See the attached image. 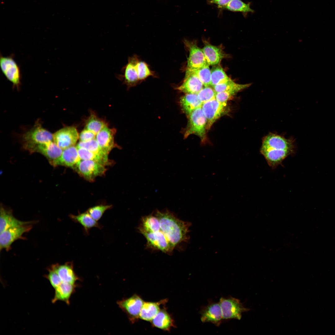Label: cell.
Segmentation results:
<instances>
[{"mask_svg":"<svg viewBox=\"0 0 335 335\" xmlns=\"http://www.w3.org/2000/svg\"><path fill=\"white\" fill-rule=\"evenodd\" d=\"M106 126L104 121L100 119L94 114H92L87 122L85 128L96 135Z\"/></svg>","mask_w":335,"mask_h":335,"instance_id":"34","label":"cell"},{"mask_svg":"<svg viewBox=\"0 0 335 335\" xmlns=\"http://www.w3.org/2000/svg\"><path fill=\"white\" fill-rule=\"evenodd\" d=\"M231 0H210L211 3L217 5L221 8H225Z\"/></svg>","mask_w":335,"mask_h":335,"instance_id":"42","label":"cell"},{"mask_svg":"<svg viewBox=\"0 0 335 335\" xmlns=\"http://www.w3.org/2000/svg\"><path fill=\"white\" fill-rule=\"evenodd\" d=\"M63 150L53 141L35 146L29 151L39 153L45 157L53 166L55 161L61 156Z\"/></svg>","mask_w":335,"mask_h":335,"instance_id":"16","label":"cell"},{"mask_svg":"<svg viewBox=\"0 0 335 335\" xmlns=\"http://www.w3.org/2000/svg\"><path fill=\"white\" fill-rule=\"evenodd\" d=\"M141 233L146 239L148 248L168 254L173 252L175 247L160 230L155 232H144Z\"/></svg>","mask_w":335,"mask_h":335,"instance_id":"8","label":"cell"},{"mask_svg":"<svg viewBox=\"0 0 335 335\" xmlns=\"http://www.w3.org/2000/svg\"><path fill=\"white\" fill-rule=\"evenodd\" d=\"M48 274L45 277L49 281L51 285L55 289L62 282L57 273L50 267L48 269Z\"/></svg>","mask_w":335,"mask_h":335,"instance_id":"39","label":"cell"},{"mask_svg":"<svg viewBox=\"0 0 335 335\" xmlns=\"http://www.w3.org/2000/svg\"><path fill=\"white\" fill-rule=\"evenodd\" d=\"M203 322H210L219 326L223 320L221 307L219 302L209 301L208 304L202 307L199 312Z\"/></svg>","mask_w":335,"mask_h":335,"instance_id":"14","label":"cell"},{"mask_svg":"<svg viewBox=\"0 0 335 335\" xmlns=\"http://www.w3.org/2000/svg\"><path fill=\"white\" fill-rule=\"evenodd\" d=\"M164 305L150 322L152 326L164 331L169 332L172 327H176L173 318L166 310Z\"/></svg>","mask_w":335,"mask_h":335,"instance_id":"19","label":"cell"},{"mask_svg":"<svg viewBox=\"0 0 335 335\" xmlns=\"http://www.w3.org/2000/svg\"><path fill=\"white\" fill-rule=\"evenodd\" d=\"M184 43L189 51L186 70L198 69L208 64L202 50L195 43L186 40Z\"/></svg>","mask_w":335,"mask_h":335,"instance_id":"11","label":"cell"},{"mask_svg":"<svg viewBox=\"0 0 335 335\" xmlns=\"http://www.w3.org/2000/svg\"><path fill=\"white\" fill-rule=\"evenodd\" d=\"M225 9L231 11L240 12L243 13L254 12L250 7V3H246L241 0H231Z\"/></svg>","mask_w":335,"mask_h":335,"instance_id":"32","label":"cell"},{"mask_svg":"<svg viewBox=\"0 0 335 335\" xmlns=\"http://www.w3.org/2000/svg\"><path fill=\"white\" fill-rule=\"evenodd\" d=\"M189 117V121L184 134L185 138L191 134L198 136L203 142L206 140L207 121L202 111V106L194 110Z\"/></svg>","mask_w":335,"mask_h":335,"instance_id":"3","label":"cell"},{"mask_svg":"<svg viewBox=\"0 0 335 335\" xmlns=\"http://www.w3.org/2000/svg\"><path fill=\"white\" fill-rule=\"evenodd\" d=\"M211 86L204 87L197 94L199 100L202 104L215 98L216 93Z\"/></svg>","mask_w":335,"mask_h":335,"instance_id":"37","label":"cell"},{"mask_svg":"<svg viewBox=\"0 0 335 335\" xmlns=\"http://www.w3.org/2000/svg\"><path fill=\"white\" fill-rule=\"evenodd\" d=\"M168 299H165L156 302H144L139 315V318L151 322L160 311L161 306L165 304Z\"/></svg>","mask_w":335,"mask_h":335,"instance_id":"23","label":"cell"},{"mask_svg":"<svg viewBox=\"0 0 335 335\" xmlns=\"http://www.w3.org/2000/svg\"><path fill=\"white\" fill-rule=\"evenodd\" d=\"M114 131L106 126L96 135L95 139L99 146L107 154H108L114 147Z\"/></svg>","mask_w":335,"mask_h":335,"instance_id":"20","label":"cell"},{"mask_svg":"<svg viewBox=\"0 0 335 335\" xmlns=\"http://www.w3.org/2000/svg\"><path fill=\"white\" fill-rule=\"evenodd\" d=\"M215 65L211 70V86L225 83L230 78L226 73L220 65Z\"/></svg>","mask_w":335,"mask_h":335,"instance_id":"30","label":"cell"},{"mask_svg":"<svg viewBox=\"0 0 335 335\" xmlns=\"http://www.w3.org/2000/svg\"><path fill=\"white\" fill-rule=\"evenodd\" d=\"M207 63L209 65L219 64L226 55L221 48L206 42L202 49Z\"/></svg>","mask_w":335,"mask_h":335,"instance_id":"24","label":"cell"},{"mask_svg":"<svg viewBox=\"0 0 335 335\" xmlns=\"http://www.w3.org/2000/svg\"><path fill=\"white\" fill-rule=\"evenodd\" d=\"M73 169L80 175L89 181H92L97 177L104 175L106 170L103 165L92 160H81Z\"/></svg>","mask_w":335,"mask_h":335,"instance_id":"7","label":"cell"},{"mask_svg":"<svg viewBox=\"0 0 335 335\" xmlns=\"http://www.w3.org/2000/svg\"><path fill=\"white\" fill-rule=\"evenodd\" d=\"M180 104L183 112L188 117L203 104L199 100L197 94H185L181 96Z\"/></svg>","mask_w":335,"mask_h":335,"instance_id":"25","label":"cell"},{"mask_svg":"<svg viewBox=\"0 0 335 335\" xmlns=\"http://www.w3.org/2000/svg\"><path fill=\"white\" fill-rule=\"evenodd\" d=\"M74 285L62 282L55 288V294L52 300V302L55 303L58 301H64L67 304L69 303V299L74 290Z\"/></svg>","mask_w":335,"mask_h":335,"instance_id":"27","label":"cell"},{"mask_svg":"<svg viewBox=\"0 0 335 335\" xmlns=\"http://www.w3.org/2000/svg\"><path fill=\"white\" fill-rule=\"evenodd\" d=\"M29 224L8 228L0 233V249L8 251L11 244L19 239H23V235L29 231L32 228Z\"/></svg>","mask_w":335,"mask_h":335,"instance_id":"9","label":"cell"},{"mask_svg":"<svg viewBox=\"0 0 335 335\" xmlns=\"http://www.w3.org/2000/svg\"><path fill=\"white\" fill-rule=\"evenodd\" d=\"M219 303L223 320L230 319L240 320L242 313L250 310L245 307L240 300L231 296L221 297Z\"/></svg>","mask_w":335,"mask_h":335,"instance_id":"5","label":"cell"},{"mask_svg":"<svg viewBox=\"0 0 335 335\" xmlns=\"http://www.w3.org/2000/svg\"><path fill=\"white\" fill-rule=\"evenodd\" d=\"M137 72L139 81H142L150 76H154V74L149 68L146 63L138 61L136 66Z\"/></svg>","mask_w":335,"mask_h":335,"instance_id":"38","label":"cell"},{"mask_svg":"<svg viewBox=\"0 0 335 335\" xmlns=\"http://www.w3.org/2000/svg\"><path fill=\"white\" fill-rule=\"evenodd\" d=\"M144 301L135 294L131 297L118 301L119 307L127 315L131 323H134L139 318V315Z\"/></svg>","mask_w":335,"mask_h":335,"instance_id":"10","label":"cell"},{"mask_svg":"<svg viewBox=\"0 0 335 335\" xmlns=\"http://www.w3.org/2000/svg\"><path fill=\"white\" fill-rule=\"evenodd\" d=\"M69 217L73 221L80 224L87 234H88L89 230L92 228L101 229L102 227V226L93 219L87 211L79 213L77 215L70 214Z\"/></svg>","mask_w":335,"mask_h":335,"instance_id":"26","label":"cell"},{"mask_svg":"<svg viewBox=\"0 0 335 335\" xmlns=\"http://www.w3.org/2000/svg\"><path fill=\"white\" fill-rule=\"evenodd\" d=\"M140 233L142 232H155L160 230V224L157 217L154 214L143 217L138 228Z\"/></svg>","mask_w":335,"mask_h":335,"instance_id":"28","label":"cell"},{"mask_svg":"<svg viewBox=\"0 0 335 335\" xmlns=\"http://www.w3.org/2000/svg\"><path fill=\"white\" fill-rule=\"evenodd\" d=\"M22 139L24 147L29 151L35 145L53 141V134L37 123L23 135Z\"/></svg>","mask_w":335,"mask_h":335,"instance_id":"4","label":"cell"},{"mask_svg":"<svg viewBox=\"0 0 335 335\" xmlns=\"http://www.w3.org/2000/svg\"><path fill=\"white\" fill-rule=\"evenodd\" d=\"M81 160L77 148L74 145L63 150L61 156L55 161L53 166L61 165L73 169Z\"/></svg>","mask_w":335,"mask_h":335,"instance_id":"18","label":"cell"},{"mask_svg":"<svg viewBox=\"0 0 335 335\" xmlns=\"http://www.w3.org/2000/svg\"><path fill=\"white\" fill-rule=\"evenodd\" d=\"M77 147V146H76ZM81 160H92L105 166L111 164L108 156H102L94 153L84 148L77 147Z\"/></svg>","mask_w":335,"mask_h":335,"instance_id":"29","label":"cell"},{"mask_svg":"<svg viewBox=\"0 0 335 335\" xmlns=\"http://www.w3.org/2000/svg\"><path fill=\"white\" fill-rule=\"evenodd\" d=\"M294 142L293 139L270 133L263 137L260 152L268 165L275 169L294 153Z\"/></svg>","mask_w":335,"mask_h":335,"instance_id":"1","label":"cell"},{"mask_svg":"<svg viewBox=\"0 0 335 335\" xmlns=\"http://www.w3.org/2000/svg\"><path fill=\"white\" fill-rule=\"evenodd\" d=\"M238 92L236 90H230L216 93L215 99L220 102H227Z\"/></svg>","mask_w":335,"mask_h":335,"instance_id":"40","label":"cell"},{"mask_svg":"<svg viewBox=\"0 0 335 335\" xmlns=\"http://www.w3.org/2000/svg\"><path fill=\"white\" fill-rule=\"evenodd\" d=\"M96 135L92 131L87 129L83 130L79 135L80 141H87L96 138Z\"/></svg>","mask_w":335,"mask_h":335,"instance_id":"41","label":"cell"},{"mask_svg":"<svg viewBox=\"0 0 335 335\" xmlns=\"http://www.w3.org/2000/svg\"><path fill=\"white\" fill-rule=\"evenodd\" d=\"M251 83L240 84L233 81L231 79L228 81L222 83L218 84L212 87L216 93L230 90H236L239 92L247 88L250 87Z\"/></svg>","mask_w":335,"mask_h":335,"instance_id":"31","label":"cell"},{"mask_svg":"<svg viewBox=\"0 0 335 335\" xmlns=\"http://www.w3.org/2000/svg\"><path fill=\"white\" fill-rule=\"evenodd\" d=\"M208 64L203 67L193 70H186L185 72L195 74L202 82L204 87L211 86V70Z\"/></svg>","mask_w":335,"mask_h":335,"instance_id":"33","label":"cell"},{"mask_svg":"<svg viewBox=\"0 0 335 335\" xmlns=\"http://www.w3.org/2000/svg\"><path fill=\"white\" fill-rule=\"evenodd\" d=\"M154 215L159 220L160 230L175 248L188 243L191 223L180 219L167 210H157Z\"/></svg>","mask_w":335,"mask_h":335,"instance_id":"2","label":"cell"},{"mask_svg":"<svg viewBox=\"0 0 335 335\" xmlns=\"http://www.w3.org/2000/svg\"><path fill=\"white\" fill-rule=\"evenodd\" d=\"M128 62L123 67V74L118 75L117 78L131 87L136 84L139 81L137 70V64L139 60L136 56L129 57Z\"/></svg>","mask_w":335,"mask_h":335,"instance_id":"15","label":"cell"},{"mask_svg":"<svg viewBox=\"0 0 335 335\" xmlns=\"http://www.w3.org/2000/svg\"><path fill=\"white\" fill-rule=\"evenodd\" d=\"M0 64L1 69L5 77L12 83L13 86L18 88L20 84V70L13 57L1 56Z\"/></svg>","mask_w":335,"mask_h":335,"instance_id":"12","label":"cell"},{"mask_svg":"<svg viewBox=\"0 0 335 335\" xmlns=\"http://www.w3.org/2000/svg\"><path fill=\"white\" fill-rule=\"evenodd\" d=\"M112 207V205L101 204L89 208L87 212L93 219L98 221L101 218L104 212Z\"/></svg>","mask_w":335,"mask_h":335,"instance_id":"36","label":"cell"},{"mask_svg":"<svg viewBox=\"0 0 335 335\" xmlns=\"http://www.w3.org/2000/svg\"><path fill=\"white\" fill-rule=\"evenodd\" d=\"M77 147L84 148L94 153L102 156H108L99 146L95 138L86 142L80 141Z\"/></svg>","mask_w":335,"mask_h":335,"instance_id":"35","label":"cell"},{"mask_svg":"<svg viewBox=\"0 0 335 335\" xmlns=\"http://www.w3.org/2000/svg\"><path fill=\"white\" fill-rule=\"evenodd\" d=\"M203 85L194 73L185 72L182 83L176 88L185 94H197L203 87Z\"/></svg>","mask_w":335,"mask_h":335,"instance_id":"17","label":"cell"},{"mask_svg":"<svg viewBox=\"0 0 335 335\" xmlns=\"http://www.w3.org/2000/svg\"><path fill=\"white\" fill-rule=\"evenodd\" d=\"M51 267L57 273L62 282L74 285L77 278L74 271L72 262L62 265L56 264Z\"/></svg>","mask_w":335,"mask_h":335,"instance_id":"22","label":"cell"},{"mask_svg":"<svg viewBox=\"0 0 335 335\" xmlns=\"http://www.w3.org/2000/svg\"><path fill=\"white\" fill-rule=\"evenodd\" d=\"M79 137L78 132L75 127H66L53 134V141L60 148L64 150L74 146Z\"/></svg>","mask_w":335,"mask_h":335,"instance_id":"13","label":"cell"},{"mask_svg":"<svg viewBox=\"0 0 335 335\" xmlns=\"http://www.w3.org/2000/svg\"><path fill=\"white\" fill-rule=\"evenodd\" d=\"M202 108L207 119L208 131L218 119L228 112L227 102H220L215 98L203 103Z\"/></svg>","mask_w":335,"mask_h":335,"instance_id":"6","label":"cell"},{"mask_svg":"<svg viewBox=\"0 0 335 335\" xmlns=\"http://www.w3.org/2000/svg\"><path fill=\"white\" fill-rule=\"evenodd\" d=\"M33 221H24L18 220L13 215L11 212L1 206L0 215V233L12 227L32 224Z\"/></svg>","mask_w":335,"mask_h":335,"instance_id":"21","label":"cell"}]
</instances>
